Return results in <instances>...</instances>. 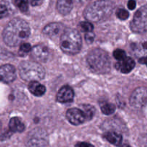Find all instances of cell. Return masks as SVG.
Returning <instances> with one entry per match:
<instances>
[{"instance_id":"6da1fadb","label":"cell","mask_w":147,"mask_h":147,"mask_svg":"<svg viewBox=\"0 0 147 147\" xmlns=\"http://www.w3.org/2000/svg\"><path fill=\"white\" fill-rule=\"evenodd\" d=\"M30 28L28 23L22 19L15 18L8 23L3 32V39L8 46L14 47L28 38Z\"/></svg>"},{"instance_id":"7a4b0ae2","label":"cell","mask_w":147,"mask_h":147,"mask_svg":"<svg viewBox=\"0 0 147 147\" xmlns=\"http://www.w3.org/2000/svg\"><path fill=\"white\" fill-rule=\"evenodd\" d=\"M113 10V4L109 0H98L92 3L84 11V17L91 22H100L108 18Z\"/></svg>"},{"instance_id":"3957f363","label":"cell","mask_w":147,"mask_h":147,"mask_svg":"<svg viewBox=\"0 0 147 147\" xmlns=\"http://www.w3.org/2000/svg\"><path fill=\"white\" fill-rule=\"evenodd\" d=\"M88 64L96 74H106L111 70V59L109 54L101 49H94L88 54Z\"/></svg>"},{"instance_id":"277c9868","label":"cell","mask_w":147,"mask_h":147,"mask_svg":"<svg viewBox=\"0 0 147 147\" xmlns=\"http://www.w3.org/2000/svg\"><path fill=\"white\" fill-rule=\"evenodd\" d=\"M60 48L65 53L76 54L81 48L82 40L80 33L74 29H67L60 37Z\"/></svg>"},{"instance_id":"5b68a950","label":"cell","mask_w":147,"mask_h":147,"mask_svg":"<svg viewBox=\"0 0 147 147\" xmlns=\"http://www.w3.org/2000/svg\"><path fill=\"white\" fill-rule=\"evenodd\" d=\"M20 75L25 81H37L42 79L45 75V69L40 63L32 61H23L19 66Z\"/></svg>"},{"instance_id":"8992f818","label":"cell","mask_w":147,"mask_h":147,"mask_svg":"<svg viewBox=\"0 0 147 147\" xmlns=\"http://www.w3.org/2000/svg\"><path fill=\"white\" fill-rule=\"evenodd\" d=\"M131 29L134 33L147 32V4L140 7L135 13L131 23Z\"/></svg>"},{"instance_id":"52a82bcc","label":"cell","mask_w":147,"mask_h":147,"mask_svg":"<svg viewBox=\"0 0 147 147\" xmlns=\"http://www.w3.org/2000/svg\"><path fill=\"white\" fill-rule=\"evenodd\" d=\"M48 143V135L41 128L32 130L27 135L26 145L27 147H45Z\"/></svg>"},{"instance_id":"ba28073f","label":"cell","mask_w":147,"mask_h":147,"mask_svg":"<svg viewBox=\"0 0 147 147\" xmlns=\"http://www.w3.org/2000/svg\"><path fill=\"white\" fill-rule=\"evenodd\" d=\"M130 104L136 108H142L147 104V89L139 87L135 89L130 97Z\"/></svg>"},{"instance_id":"9c48e42d","label":"cell","mask_w":147,"mask_h":147,"mask_svg":"<svg viewBox=\"0 0 147 147\" xmlns=\"http://www.w3.org/2000/svg\"><path fill=\"white\" fill-rule=\"evenodd\" d=\"M66 117L69 122L75 125L82 124L87 120L84 112L78 108H71L68 110L66 113Z\"/></svg>"},{"instance_id":"30bf717a","label":"cell","mask_w":147,"mask_h":147,"mask_svg":"<svg viewBox=\"0 0 147 147\" xmlns=\"http://www.w3.org/2000/svg\"><path fill=\"white\" fill-rule=\"evenodd\" d=\"M16 78L15 68L10 64L3 65L0 67V81L10 83Z\"/></svg>"},{"instance_id":"8fae6325","label":"cell","mask_w":147,"mask_h":147,"mask_svg":"<svg viewBox=\"0 0 147 147\" xmlns=\"http://www.w3.org/2000/svg\"><path fill=\"white\" fill-rule=\"evenodd\" d=\"M31 56L36 61L45 62L48 59L50 51L46 46L43 45H37L32 49Z\"/></svg>"},{"instance_id":"7c38bea8","label":"cell","mask_w":147,"mask_h":147,"mask_svg":"<svg viewBox=\"0 0 147 147\" xmlns=\"http://www.w3.org/2000/svg\"><path fill=\"white\" fill-rule=\"evenodd\" d=\"M74 92L73 89L68 86H64L59 90L57 95V100L61 103H67L73 100Z\"/></svg>"},{"instance_id":"4fadbf2b","label":"cell","mask_w":147,"mask_h":147,"mask_svg":"<svg viewBox=\"0 0 147 147\" xmlns=\"http://www.w3.org/2000/svg\"><path fill=\"white\" fill-rule=\"evenodd\" d=\"M43 33L49 37H56L60 33H63V24L59 22L50 23L44 27Z\"/></svg>"},{"instance_id":"5bb4252c","label":"cell","mask_w":147,"mask_h":147,"mask_svg":"<svg viewBox=\"0 0 147 147\" xmlns=\"http://www.w3.org/2000/svg\"><path fill=\"white\" fill-rule=\"evenodd\" d=\"M135 66V61L130 57H126L123 60L119 61L116 65L118 70L123 74H128L133 70Z\"/></svg>"},{"instance_id":"9a60e30c","label":"cell","mask_w":147,"mask_h":147,"mask_svg":"<svg viewBox=\"0 0 147 147\" xmlns=\"http://www.w3.org/2000/svg\"><path fill=\"white\" fill-rule=\"evenodd\" d=\"M132 50L137 56H144L147 54V37H143L133 43Z\"/></svg>"},{"instance_id":"2e32d148","label":"cell","mask_w":147,"mask_h":147,"mask_svg":"<svg viewBox=\"0 0 147 147\" xmlns=\"http://www.w3.org/2000/svg\"><path fill=\"white\" fill-rule=\"evenodd\" d=\"M73 0H57V9L59 12L63 15H66L73 9Z\"/></svg>"},{"instance_id":"e0dca14e","label":"cell","mask_w":147,"mask_h":147,"mask_svg":"<svg viewBox=\"0 0 147 147\" xmlns=\"http://www.w3.org/2000/svg\"><path fill=\"white\" fill-rule=\"evenodd\" d=\"M28 88L31 93L37 97L42 96L46 92L45 86L37 82V81L30 82V83L29 84Z\"/></svg>"},{"instance_id":"ac0fdd59","label":"cell","mask_w":147,"mask_h":147,"mask_svg":"<svg viewBox=\"0 0 147 147\" xmlns=\"http://www.w3.org/2000/svg\"><path fill=\"white\" fill-rule=\"evenodd\" d=\"M104 138L109 142L115 146H120L122 142V137L119 133L113 131L107 132L104 134Z\"/></svg>"},{"instance_id":"d6986e66","label":"cell","mask_w":147,"mask_h":147,"mask_svg":"<svg viewBox=\"0 0 147 147\" xmlns=\"http://www.w3.org/2000/svg\"><path fill=\"white\" fill-rule=\"evenodd\" d=\"M9 127L10 131L12 132H22L25 128L24 124L18 118H16V117L11 118L9 123Z\"/></svg>"},{"instance_id":"ffe728a7","label":"cell","mask_w":147,"mask_h":147,"mask_svg":"<svg viewBox=\"0 0 147 147\" xmlns=\"http://www.w3.org/2000/svg\"><path fill=\"white\" fill-rule=\"evenodd\" d=\"M101 111L105 115H111L116 110V107L113 104L109 103V102H103L100 105Z\"/></svg>"},{"instance_id":"44dd1931","label":"cell","mask_w":147,"mask_h":147,"mask_svg":"<svg viewBox=\"0 0 147 147\" xmlns=\"http://www.w3.org/2000/svg\"><path fill=\"white\" fill-rule=\"evenodd\" d=\"M83 108V111L84 112L87 120L91 119L95 114V108L90 105H85Z\"/></svg>"},{"instance_id":"7402d4cb","label":"cell","mask_w":147,"mask_h":147,"mask_svg":"<svg viewBox=\"0 0 147 147\" xmlns=\"http://www.w3.org/2000/svg\"><path fill=\"white\" fill-rule=\"evenodd\" d=\"M14 4L23 12L28 10V0H14Z\"/></svg>"},{"instance_id":"603a6c76","label":"cell","mask_w":147,"mask_h":147,"mask_svg":"<svg viewBox=\"0 0 147 147\" xmlns=\"http://www.w3.org/2000/svg\"><path fill=\"white\" fill-rule=\"evenodd\" d=\"M113 56L116 59L119 61H122L126 57V52L122 49H116L113 52Z\"/></svg>"},{"instance_id":"cb8c5ba5","label":"cell","mask_w":147,"mask_h":147,"mask_svg":"<svg viewBox=\"0 0 147 147\" xmlns=\"http://www.w3.org/2000/svg\"><path fill=\"white\" fill-rule=\"evenodd\" d=\"M32 50V48L30 44L29 43H22V44L20 46V54L21 56H23V55L27 54V53H29L30 51Z\"/></svg>"},{"instance_id":"d4e9b609","label":"cell","mask_w":147,"mask_h":147,"mask_svg":"<svg viewBox=\"0 0 147 147\" xmlns=\"http://www.w3.org/2000/svg\"><path fill=\"white\" fill-rule=\"evenodd\" d=\"M116 15L119 17L120 20H125L126 19L129 18V14L126 10L124 9H119V10L116 11Z\"/></svg>"},{"instance_id":"484cf974","label":"cell","mask_w":147,"mask_h":147,"mask_svg":"<svg viewBox=\"0 0 147 147\" xmlns=\"http://www.w3.org/2000/svg\"><path fill=\"white\" fill-rule=\"evenodd\" d=\"M80 25L82 30L86 33L92 32V30H93V25L90 22H80Z\"/></svg>"},{"instance_id":"4316f807","label":"cell","mask_w":147,"mask_h":147,"mask_svg":"<svg viewBox=\"0 0 147 147\" xmlns=\"http://www.w3.org/2000/svg\"><path fill=\"white\" fill-rule=\"evenodd\" d=\"M139 144L141 147H147V133H144L139 137Z\"/></svg>"},{"instance_id":"83f0119b","label":"cell","mask_w":147,"mask_h":147,"mask_svg":"<svg viewBox=\"0 0 147 147\" xmlns=\"http://www.w3.org/2000/svg\"><path fill=\"white\" fill-rule=\"evenodd\" d=\"M7 14H8V10L7 7L3 4H0V20L7 16Z\"/></svg>"},{"instance_id":"f1b7e54d","label":"cell","mask_w":147,"mask_h":147,"mask_svg":"<svg viewBox=\"0 0 147 147\" xmlns=\"http://www.w3.org/2000/svg\"><path fill=\"white\" fill-rule=\"evenodd\" d=\"M85 38H86V42H87L88 43H93V40H94L95 35L93 34L92 32H88V33H86V35H85Z\"/></svg>"},{"instance_id":"f546056e","label":"cell","mask_w":147,"mask_h":147,"mask_svg":"<svg viewBox=\"0 0 147 147\" xmlns=\"http://www.w3.org/2000/svg\"><path fill=\"white\" fill-rule=\"evenodd\" d=\"M136 3L135 1V0H129V2H128V7L130 10H134L135 7H136Z\"/></svg>"},{"instance_id":"4dcf8cb0","label":"cell","mask_w":147,"mask_h":147,"mask_svg":"<svg viewBox=\"0 0 147 147\" xmlns=\"http://www.w3.org/2000/svg\"><path fill=\"white\" fill-rule=\"evenodd\" d=\"M43 0H31V4L33 7H37L40 6V4H42Z\"/></svg>"},{"instance_id":"1f68e13d","label":"cell","mask_w":147,"mask_h":147,"mask_svg":"<svg viewBox=\"0 0 147 147\" xmlns=\"http://www.w3.org/2000/svg\"><path fill=\"white\" fill-rule=\"evenodd\" d=\"M76 147H93V146L90 145L88 143L86 142H80L76 145Z\"/></svg>"},{"instance_id":"d6a6232c","label":"cell","mask_w":147,"mask_h":147,"mask_svg":"<svg viewBox=\"0 0 147 147\" xmlns=\"http://www.w3.org/2000/svg\"><path fill=\"white\" fill-rule=\"evenodd\" d=\"M139 62L144 63V64H146L147 66V56H146V57H142V59H139Z\"/></svg>"},{"instance_id":"836d02e7","label":"cell","mask_w":147,"mask_h":147,"mask_svg":"<svg viewBox=\"0 0 147 147\" xmlns=\"http://www.w3.org/2000/svg\"><path fill=\"white\" fill-rule=\"evenodd\" d=\"M78 1L79 2L82 3V4H84V3H86L88 2V1H90V0H78Z\"/></svg>"},{"instance_id":"e575fe53","label":"cell","mask_w":147,"mask_h":147,"mask_svg":"<svg viewBox=\"0 0 147 147\" xmlns=\"http://www.w3.org/2000/svg\"><path fill=\"white\" fill-rule=\"evenodd\" d=\"M122 147H130V146H129V145H127V144H124V145H123Z\"/></svg>"},{"instance_id":"d590c367","label":"cell","mask_w":147,"mask_h":147,"mask_svg":"<svg viewBox=\"0 0 147 147\" xmlns=\"http://www.w3.org/2000/svg\"><path fill=\"white\" fill-rule=\"evenodd\" d=\"M1 121H0V129H1Z\"/></svg>"}]
</instances>
